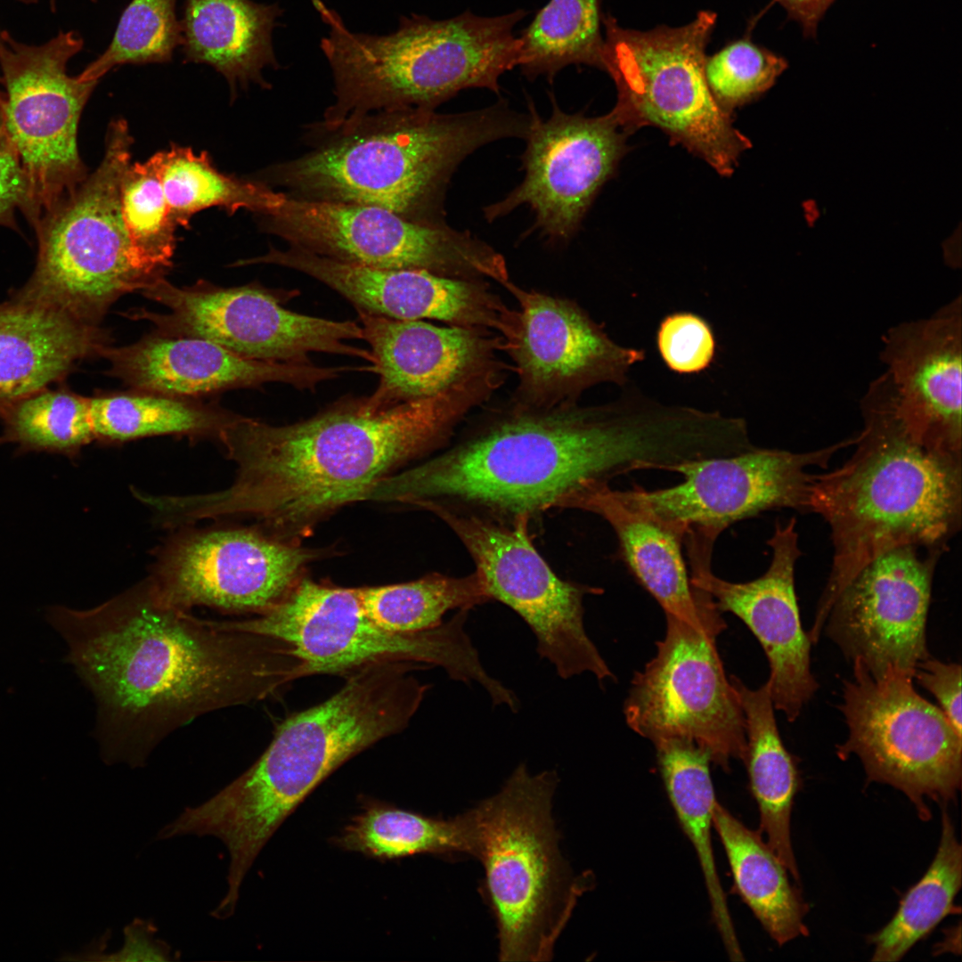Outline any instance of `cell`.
<instances>
[{"label": "cell", "instance_id": "6da1fadb", "mask_svg": "<svg viewBox=\"0 0 962 962\" xmlns=\"http://www.w3.org/2000/svg\"><path fill=\"white\" fill-rule=\"evenodd\" d=\"M45 618L93 695L107 764L143 767L196 718L265 699L305 676L287 643L195 617L162 600L149 578L89 609L49 607Z\"/></svg>", "mask_w": 962, "mask_h": 962}, {"label": "cell", "instance_id": "7a4b0ae2", "mask_svg": "<svg viewBox=\"0 0 962 962\" xmlns=\"http://www.w3.org/2000/svg\"><path fill=\"white\" fill-rule=\"evenodd\" d=\"M693 411L627 395L598 406L517 404L436 456L373 486L377 501L471 514L503 524L563 509L636 470L674 472L699 460Z\"/></svg>", "mask_w": 962, "mask_h": 962}, {"label": "cell", "instance_id": "3957f363", "mask_svg": "<svg viewBox=\"0 0 962 962\" xmlns=\"http://www.w3.org/2000/svg\"><path fill=\"white\" fill-rule=\"evenodd\" d=\"M486 396L477 382L388 407L347 395L315 415L286 425L237 415L219 441L237 465L226 489L187 495L196 521L248 515L289 542L323 518L361 501L403 464L444 447L463 416Z\"/></svg>", "mask_w": 962, "mask_h": 962}, {"label": "cell", "instance_id": "277c9868", "mask_svg": "<svg viewBox=\"0 0 962 962\" xmlns=\"http://www.w3.org/2000/svg\"><path fill=\"white\" fill-rule=\"evenodd\" d=\"M860 409L863 428L852 456L815 475L810 488L809 512L827 522L834 550L809 631L814 640L841 591L867 564L905 545L943 551L961 527V458L914 440L885 373L870 383Z\"/></svg>", "mask_w": 962, "mask_h": 962}, {"label": "cell", "instance_id": "5b68a950", "mask_svg": "<svg viewBox=\"0 0 962 962\" xmlns=\"http://www.w3.org/2000/svg\"><path fill=\"white\" fill-rule=\"evenodd\" d=\"M420 668L427 665L383 661L350 672L333 696L284 721L245 772L190 808L193 831L224 843L231 869L249 871L281 823L324 779L406 728L428 689L411 673Z\"/></svg>", "mask_w": 962, "mask_h": 962}, {"label": "cell", "instance_id": "8992f818", "mask_svg": "<svg viewBox=\"0 0 962 962\" xmlns=\"http://www.w3.org/2000/svg\"><path fill=\"white\" fill-rule=\"evenodd\" d=\"M529 115L505 100L473 111L441 114L405 108L366 115L322 134L300 157L263 172L290 197L379 207L405 218L444 222V193L460 163L485 144L525 138Z\"/></svg>", "mask_w": 962, "mask_h": 962}, {"label": "cell", "instance_id": "52a82bcc", "mask_svg": "<svg viewBox=\"0 0 962 962\" xmlns=\"http://www.w3.org/2000/svg\"><path fill=\"white\" fill-rule=\"evenodd\" d=\"M313 4L330 28L321 41L334 81V102L317 129L330 132L366 115L405 108L436 110L467 88L500 92L499 79L518 65L513 30L526 12L484 17L466 11L446 20L401 16L387 35L355 33L321 0Z\"/></svg>", "mask_w": 962, "mask_h": 962}, {"label": "cell", "instance_id": "ba28073f", "mask_svg": "<svg viewBox=\"0 0 962 962\" xmlns=\"http://www.w3.org/2000/svg\"><path fill=\"white\" fill-rule=\"evenodd\" d=\"M554 770L519 764L502 788L469 811L472 855L485 870L502 961H547L591 877H573L558 847Z\"/></svg>", "mask_w": 962, "mask_h": 962}, {"label": "cell", "instance_id": "9c48e42d", "mask_svg": "<svg viewBox=\"0 0 962 962\" xmlns=\"http://www.w3.org/2000/svg\"><path fill=\"white\" fill-rule=\"evenodd\" d=\"M132 143L126 122L112 121L98 167L34 226L36 266L11 298L99 326L117 299L164 277L139 259L123 224L120 189Z\"/></svg>", "mask_w": 962, "mask_h": 962}, {"label": "cell", "instance_id": "30bf717a", "mask_svg": "<svg viewBox=\"0 0 962 962\" xmlns=\"http://www.w3.org/2000/svg\"><path fill=\"white\" fill-rule=\"evenodd\" d=\"M469 611L460 609L433 629L395 632L364 613L355 588L301 578L273 608L225 624L287 643L302 662L305 676L349 673L383 661L421 663L441 666L454 681L478 682L493 705L513 709L518 704L515 694L486 673L465 632Z\"/></svg>", "mask_w": 962, "mask_h": 962}, {"label": "cell", "instance_id": "8fae6325", "mask_svg": "<svg viewBox=\"0 0 962 962\" xmlns=\"http://www.w3.org/2000/svg\"><path fill=\"white\" fill-rule=\"evenodd\" d=\"M716 14L702 11L677 28L640 31L604 18V71L616 83L614 109L626 128L655 126L722 175L733 173L749 140L714 100L705 77Z\"/></svg>", "mask_w": 962, "mask_h": 962}, {"label": "cell", "instance_id": "7c38bea8", "mask_svg": "<svg viewBox=\"0 0 962 962\" xmlns=\"http://www.w3.org/2000/svg\"><path fill=\"white\" fill-rule=\"evenodd\" d=\"M844 682L841 711L848 738L837 746L845 760L855 754L868 782L904 793L919 818L929 820L925 799L947 805L962 777V736L942 711L914 689L913 675L887 670L874 677L860 661Z\"/></svg>", "mask_w": 962, "mask_h": 962}, {"label": "cell", "instance_id": "4fadbf2b", "mask_svg": "<svg viewBox=\"0 0 962 962\" xmlns=\"http://www.w3.org/2000/svg\"><path fill=\"white\" fill-rule=\"evenodd\" d=\"M665 618L656 656L632 680L624 705L626 722L653 744L693 742L729 771L732 759L744 762L746 737L738 694L716 648L727 624L713 602L698 623Z\"/></svg>", "mask_w": 962, "mask_h": 962}, {"label": "cell", "instance_id": "5bb4252c", "mask_svg": "<svg viewBox=\"0 0 962 962\" xmlns=\"http://www.w3.org/2000/svg\"><path fill=\"white\" fill-rule=\"evenodd\" d=\"M83 45L74 31H60L39 45L20 43L0 31L5 88L4 94L0 92V106L27 178L24 216L33 227L87 176L78 153L77 127L98 81H82L67 72L69 61Z\"/></svg>", "mask_w": 962, "mask_h": 962}, {"label": "cell", "instance_id": "9a60e30c", "mask_svg": "<svg viewBox=\"0 0 962 962\" xmlns=\"http://www.w3.org/2000/svg\"><path fill=\"white\" fill-rule=\"evenodd\" d=\"M259 216L265 232L331 259L459 279L490 278L500 284L510 281L499 252L444 222L413 221L379 207L289 195L279 208Z\"/></svg>", "mask_w": 962, "mask_h": 962}, {"label": "cell", "instance_id": "2e32d148", "mask_svg": "<svg viewBox=\"0 0 962 962\" xmlns=\"http://www.w3.org/2000/svg\"><path fill=\"white\" fill-rule=\"evenodd\" d=\"M142 294L165 306L164 314L143 308L125 314L151 322L155 332L215 342L241 356L292 364L312 363L310 355L326 353L374 363L370 350L347 341L363 339L359 322L333 321L290 311L282 293L260 285L221 288L199 281L176 287L159 278Z\"/></svg>", "mask_w": 962, "mask_h": 962}, {"label": "cell", "instance_id": "e0dca14e", "mask_svg": "<svg viewBox=\"0 0 962 962\" xmlns=\"http://www.w3.org/2000/svg\"><path fill=\"white\" fill-rule=\"evenodd\" d=\"M462 542L491 600L517 613L536 637V650L568 679L582 673L614 678L583 624L585 595L603 591L558 577L534 546L530 520L503 524L471 514L433 512Z\"/></svg>", "mask_w": 962, "mask_h": 962}, {"label": "cell", "instance_id": "ac0fdd59", "mask_svg": "<svg viewBox=\"0 0 962 962\" xmlns=\"http://www.w3.org/2000/svg\"><path fill=\"white\" fill-rule=\"evenodd\" d=\"M855 436L805 452L760 448L691 461L674 472L683 477L676 485L648 490L633 485L614 490L626 504L670 524L686 534L700 529L719 535L730 525L777 509L809 512L811 467L827 468L840 449Z\"/></svg>", "mask_w": 962, "mask_h": 962}, {"label": "cell", "instance_id": "d6986e66", "mask_svg": "<svg viewBox=\"0 0 962 962\" xmlns=\"http://www.w3.org/2000/svg\"><path fill=\"white\" fill-rule=\"evenodd\" d=\"M320 552L253 528L191 530L162 549L149 578L169 605L260 615L279 604Z\"/></svg>", "mask_w": 962, "mask_h": 962}, {"label": "cell", "instance_id": "ffe728a7", "mask_svg": "<svg viewBox=\"0 0 962 962\" xmlns=\"http://www.w3.org/2000/svg\"><path fill=\"white\" fill-rule=\"evenodd\" d=\"M516 298L497 330L501 348L515 363L518 404L549 407L576 403L587 388L603 382L622 385L643 360L642 350L614 342L575 302L510 281L502 284Z\"/></svg>", "mask_w": 962, "mask_h": 962}, {"label": "cell", "instance_id": "44dd1931", "mask_svg": "<svg viewBox=\"0 0 962 962\" xmlns=\"http://www.w3.org/2000/svg\"><path fill=\"white\" fill-rule=\"evenodd\" d=\"M795 524V518L784 525L776 521L767 542L772 550L767 570L745 583L723 580L712 571L716 539L691 531L683 541L691 585L706 592L721 613L738 616L756 637L770 666L767 684L773 706L789 722L797 719L819 687L811 671V642L802 626L795 589V563L802 554Z\"/></svg>", "mask_w": 962, "mask_h": 962}, {"label": "cell", "instance_id": "7402d4cb", "mask_svg": "<svg viewBox=\"0 0 962 962\" xmlns=\"http://www.w3.org/2000/svg\"><path fill=\"white\" fill-rule=\"evenodd\" d=\"M920 549L901 546L870 561L841 591L826 618L827 637L874 677L887 670L914 676L930 656L926 622L942 551Z\"/></svg>", "mask_w": 962, "mask_h": 962}, {"label": "cell", "instance_id": "603a6c76", "mask_svg": "<svg viewBox=\"0 0 962 962\" xmlns=\"http://www.w3.org/2000/svg\"><path fill=\"white\" fill-rule=\"evenodd\" d=\"M552 102V114L546 120L530 106L524 180L503 200L485 207L484 215L493 221L526 204L535 214L534 228L564 240L576 232L598 191L613 174L626 151L629 131L614 108L587 118L566 113L554 99Z\"/></svg>", "mask_w": 962, "mask_h": 962}, {"label": "cell", "instance_id": "cb8c5ba5", "mask_svg": "<svg viewBox=\"0 0 962 962\" xmlns=\"http://www.w3.org/2000/svg\"><path fill=\"white\" fill-rule=\"evenodd\" d=\"M899 417L925 447L961 458L962 299L925 318L901 322L883 336Z\"/></svg>", "mask_w": 962, "mask_h": 962}, {"label": "cell", "instance_id": "d4e9b609", "mask_svg": "<svg viewBox=\"0 0 962 962\" xmlns=\"http://www.w3.org/2000/svg\"><path fill=\"white\" fill-rule=\"evenodd\" d=\"M275 265L325 284L356 311L399 320L430 319L497 330L507 306L484 282L421 269H387L338 261L289 245L270 247L242 265Z\"/></svg>", "mask_w": 962, "mask_h": 962}, {"label": "cell", "instance_id": "484cf974", "mask_svg": "<svg viewBox=\"0 0 962 962\" xmlns=\"http://www.w3.org/2000/svg\"><path fill=\"white\" fill-rule=\"evenodd\" d=\"M100 356L107 374L135 390L176 397L279 382L300 390L316 387L356 367H322L253 360L208 339L154 332L124 346H105Z\"/></svg>", "mask_w": 962, "mask_h": 962}, {"label": "cell", "instance_id": "4316f807", "mask_svg": "<svg viewBox=\"0 0 962 962\" xmlns=\"http://www.w3.org/2000/svg\"><path fill=\"white\" fill-rule=\"evenodd\" d=\"M356 312L379 376L377 387L365 396L371 408L433 396L499 371L494 351L501 338L486 329Z\"/></svg>", "mask_w": 962, "mask_h": 962}, {"label": "cell", "instance_id": "83f0119b", "mask_svg": "<svg viewBox=\"0 0 962 962\" xmlns=\"http://www.w3.org/2000/svg\"><path fill=\"white\" fill-rule=\"evenodd\" d=\"M109 335L61 310L11 298L0 303V415L16 401L100 356Z\"/></svg>", "mask_w": 962, "mask_h": 962}, {"label": "cell", "instance_id": "f1b7e54d", "mask_svg": "<svg viewBox=\"0 0 962 962\" xmlns=\"http://www.w3.org/2000/svg\"><path fill=\"white\" fill-rule=\"evenodd\" d=\"M607 521L618 542V556L666 616L698 623L713 602L691 585L681 552L685 534L621 501L609 485L577 494L565 505Z\"/></svg>", "mask_w": 962, "mask_h": 962}, {"label": "cell", "instance_id": "f546056e", "mask_svg": "<svg viewBox=\"0 0 962 962\" xmlns=\"http://www.w3.org/2000/svg\"><path fill=\"white\" fill-rule=\"evenodd\" d=\"M282 10L252 0H185L181 47L185 62L207 64L226 79L231 94L257 84L270 87L266 68L280 67L273 32Z\"/></svg>", "mask_w": 962, "mask_h": 962}, {"label": "cell", "instance_id": "4dcf8cb0", "mask_svg": "<svg viewBox=\"0 0 962 962\" xmlns=\"http://www.w3.org/2000/svg\"><path fill=\"white\" fill-rule=\"evenodd\" d=\"M740 702L746 723L749 785L760 814V832L797 882L800 875L791 839V813L802 780L798 759L786 748L774 715L769 686L746 687L730 678Z\"/></svg>", "mask_w": 962, "mask_h": 962}, {"label": "cell", "instance_id": "1f68e13d", "mask_svg": "<svg viewBox=\"0 0 962 962\" xmlns=\"http://www.w3.org/2000/svg\"><path fill=\"white\" fill-rule=\"evenodd\" d=\"M654 746L669 801L697 856L713 923L730 958L733 961L743 960L727 898L717 873L711 840L716 799L709 770L710 758L696 744L683 739H664Z\"/></svg>", "mask_w": 962, "mask_h": 962}, {"label": "cell", "instance_id": "d6a6232c", "mask_svg": "<svg viewBox=\"0 0 962 962\" xmlns=\"http://www.w3.org/2000/svg\"><path fill=\"white\" fill-rule=\"evenodd\" d=\"M713 827L725 851L734 892L779 945L808 934L809 906L788 870L759 832L746 827L717 801Z\"/></svg>", "mask_w": 962, "mask_h": 962}, {"label": "cell", "instance_id": "836d02e7", "mask_svg": "<svg viewBox=\"0 0 962 962\" xmlns=\"http://www.w3.org/2000/svg\"><path fill=\"white\" fill-rule=\"evenodd\" d=\"M946 807L942 805L941 838L931 865L904 894L891 920L868 936L874 946L872 961L901 959L947 916L960 911L954 901L962 884V848Z\"/></svg>", "mask_w": 962, "mask_h": 962}, {"label": "cell", "instance_id": "e575fe53", "mask_svg": "<svg viewBox=\"0 0 962 962\" xmlns=\"http://www.w3.org/2000/svg\"><path fill=\"white\" fill-rule=\"evenodd\" d=\"M94 440L123 443L154 436L216 437L236 418L218 407L135 390L88 397Z\"/></svg>", "mask_w": 962, "mask_h": 962}, {"label": "cell", "instance_id": "d590c367", "mask_svg": "<svg viewBox=\"0 0 962 962\" xmlns=\"http://www.w3.org/2000/svg\"><path fill=\"white\" fill-rule=\"evenodd\" d=\"M336 844L380 860L420 853L471 855L473 830L468 811L443 819L370 803L345 827Z\"/></svg>", "mask_w": 962, "mask_h": 962}, {"label": "cell", "instance_id": "8d00e7d4", "mask_svg": "<svg viewBox=\"0 0 962 962\" xmlns=\"http://www.w3.org/2000/svg\"><path fill=\"white\" fill-rule=\"evenodd\" d=\"M600 0H550L518 37V66L528 79L551 81L569 65L604 71Z\"/></svg>", "mask_w": 962, "mask_h": 962}, {"label": "cell", "instance_id": "74e56055", "mask_svg": "<svg viewBox=\"0 0 962 962\" xmlns=\"http://www.w3.org/2000/svg\"><path fill=\"white\" fill-rule=\"evenodd\" d=\"M162 152V183L177 225L187 226L197 212L220 207L229 214L246 209L265 215L279 208L287 194L264 182L226 175L216 169L207 152L173 145Z\"/></svg>", "mask_w": 962, "mask_h": 962}, {"label": "cell", "instance_id": "f35d334b", "mask_svg": "<svg viewBox=\"0 0 962 962\" xmlns=\"http://www.w3.org/2000/svg\"><path fill=\"white\" fill-rule=\"evenodd\" d=\"M355 591L371 620L402 633L433 629L450 610H470L491 600L476 570L460 577L433 573L412 582L355 588Z\"/></svg>", "mask_w": 962, "mask_h": 962}, {"label": "cell", "instance_id": "ab89813d", "mask_svg": "<svg viewBox=\"0 0 962 962\" xmlns=\"http://www.w3.org/2000/svg\"><path fill=\"white\" fill-rule=\"evenodd\" d=\"M0 418V444H15L20 453L45 452L74 458L94 440L88 397L64 387L29 395L7 407Z\"/></svg>", "mask_w": 962, "mask_h": 962}, {"label": "cell", "instance_id": "60d3db41", "mask_svg": "<svg viewBox=\"0 0 962 962\" xmlns=\"http://www.w3.org/2000/svg\"><path fill=\"white\" fill-rule=\"evenodd\" d=\"M125 230L139 259L164 276L172 265L177 226L162 183V152L144 162L130 163L120 189Z\"/></svg>", "mask_w": 962, "mask_h": 962}, {"label": "cell", "instance_id": "b9f144b4", "mask_svg": "<svg viewBox=\"0 0 962 962\" xmlns=\"http://www.w3.org/2000/svg\"><path fill=\"white\" fill-rule=\"evenodd\" d=\"M176 1L131 0L108 47L77 77L82 81H99L118 66L170 61L182 43Z\"/></svg>", "mask_w": 962, "mask_h": 962}, {"label": "cell", "instance_id": "7bdbcfd3", "mask_svg": "<svg viewBox=\"0 0 962 962\" xmlns=\"http://www.w3.org/2000/svg\"><path fill=\"white\" fill-rule=\"evenodd\" d=\"M787 67L785 58L744 38L706 56L705 77L716 102L730 114L769 90Z\"/></svg>", "mask_w": 962, "mask_h": 962}, {"label": "cell", "instance_id": "ee69618b", "mask_svg": "<svg viewBox=\"0 0 962 962\" xmlns=\"http://www.w3.org/2000/svg\"><path fill=\"white\" fill-rule=\"evenodd\" d=\"M656 345L665 365L680 374L698 373L712 363L716 341L708 322L692 313L678 312L660 322Z\"/></svg>", "mask_w": 962, "mask_h": 962}, {"label": "cell", "instance_id": "f6af8a7d", "mask_svg": "<svg viewBox=\"0 0 962 962\" xmlns=\"http://www.w3.org/2000/svg\"><path fill=\"white\" fill-rule=\"evenodd\" d=\"M29 186L19 155L5 130L0 106V224L17 229L15 213L25 214Z\"/></svg>", "mask_w": 962, "mask_h": 962}, {"label": "cell", "instance_id": "bcb514c9", "mask_svg": "<svg viewBox=\"0 0 962 962\" xmlns=\"http://www.w3.org/2000/svg\"><path fill=\"white\" fill-rule=\"evenodd\" d=\"M914 677L936 698L939 708L962 736L960 664L944 663L929 656L917 664Z\"/></svg>", "mask_w": 962, "mask_h": 962}, {"label": "cell", "instance_id": "7dc6e473", "mask_svg": "<svg viewBox=\"0 0 962 962\" xmlns=\"http://www.w3.org/2000/svg\"><path fill=\"white\" fill-rule=\"evenodd\" d=\"M157 928L150 920L135 918L124 928V944L113 953L97 954L91 960L170 961L171 948L155 938Z\"/></svg>", "mask_w": 962, "mask_h": 962}, {"label": "cell", "instance_id": "c3c4849f", "mask_svg": "<svg viewBox=\"0 0 962 962\" xmlns=\"http://www.w3.org/2000/svg\"><path fill=\"white\" fill-rule=\"evenodd\" d=\"M801 26L807 37H814L822 17L835 0H775Z\"/></svg>", "mask_w": 962, "mask_h": 962}, {"label": "cell", "instance_id": "681fc988", "mask_svg": "<svg viewBox=\"0 0 962 962\" xmlns=\"http://www.w3.org/2000/svg\"><path fill=\"white\" fill-rule=\"evenodd\" d=\"M19 1H20L22 3H26V4H32V3L37 2V0H19ZM91 1H95V0H91Z\"/></svg>", "mask_w": 962, "mask_h": 962}]
</instances>
